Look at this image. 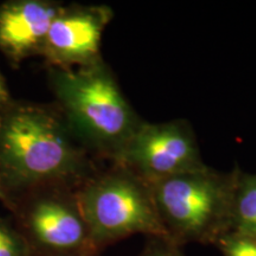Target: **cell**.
<instances>
[{
    "mask_svg": "<svg viewBox=\"0 0 256 256\" xmlns=\"http://www.w3.org/2000/svg\"><path fill=\"white\" fill-rule=\"evenodd\" d=\"M96 171L56 104L12 100L0 110L2 204L34 188L80 186Z\"/></svg>",
    "mask_w": 256,
    "mask_h": 256,
    "instance_id": "1",
    "label": "cell"
},
{
    "mask_svg": "<svg viewBox=\"0 0 256 256\" xmlns=\"http://www.w3.org/2000/svg\"><path fill=\"white\" fill-rule=\"evenodd\" d=\"M56 106L89 153L119 160L144 120L136 114L104 60L78 69L49 68Z\"/></svg>",
    "mask_w": 256,
    "mask_h": 256,
    "instance_id": "2",
    "label": "cell"
},
{
    "mask_svg": "<svg viewBox=\"0 0 256 256\" xmlns=\"http://www.w3.org/2000/svg\"><path fill=\"white\" fill-rule=\"evenodd\" d=\"M236 174L206 166L150 184L168 241L216 246L232 232Z\"/></svg>",
    "mask_w": 256,
    "mask_h": 256,
    "instance_id": "3",
    "label": "cell"
},
{
    "mask_svg": "<svg viewBox=\"0 0 256 256\" xmlns=\"http://www.w3.org/2000/svg\"><path fill=\"white\" fill-rule=\"evenodd\" d=\"M78 197L98 252L139 234L168 240L151 185L124 166L96 171L80 185Z\"/></svg>",
    "mask_w": 256,
    "mask_h": 256,
    "instance_id": "4",
    "label": "cell"
},
{
    "mask_svg": "<svg viewBox=\"0 0 256 256\" xmlns=\"http://www.w3.org/2000/svg\"><path fill=\"white\" fill-rule=\"evenodd\" d=\"M78 186L66 184L31 188L4 206L32 256L101 254L92 243L78 197Z\"/></svg>",
    "mask_w": 256,
    "mask_h": 256,
    "instance_id": "5",
    "label": "cell"
},
{
    "mask_svg": "<svg viewBox=\"0 0 256 256\" xmlns=\"http://www.w3.org/2000/svg\"><path fill=\"white\" fill-rule=\"evenodd\" d=\"M114 165L124 166L148 184L208 166L194 130L184 120L144 121Z\"/></svg>",
    "mask_w": 256,
    "mask_h": 256,
    "instance_id": "6",
    "label": "cell"
},
{
    "mask_svg": "<svg viewBox=\"0 0 256 256\" xmlns=\"http://www.w3.org/2000/svg\"><path fill=\"white\" fill-rule=\"evenodd\" d=\"M113 17L106 5L60 6L42 50L48 68L78 69L104 60L102 34Z\"/></svg>",
    "mask_w": 256,
    "mask_h": 256,
    "instance_id": "7",
    "label": "cell"
},
{
    "mask_svg": "<svg viewBox=\"0 0 256 256\" xmlns=\"http://www.w3.org/2000/svg\"><path fill=\"white\" fill-rule=\"evenodd\" d=\"M62 4L50 0H8L0 4V54L18 68L40 56L48 31Z\"/></svg>",
    "mask_w": 256,
    "mask_h": 256,
    "instance_id": "8",
    "label": "cell"
},
{
    "mask_svg": "<svg viewBox=\"0 0 256 256\" xmlns=\"http://www.w3.org/2000/svg\"><path fill=\"white\" fill-rule=\"evenodd\" d=\"M232 232L256 238V174L238 168L232 204Z\"/></svg>",
    "mask_w": 256,
    "mask_h": 256,
    "instance_id": "9",
    "label": "cell"
},
{
    "mask_svg": "<svg viewBox=\"0 0 256 256\" xmlns=\"http://www.w3.org/2000/svg\"><path fill=\"white\" fill-rule=\"evenodd\" d=\"M0 256H32L12 220L0 217Z\"/></svg>",
    "mask_w": 256,
    "mask_h": 256,
    "instance_id": "10",
    "label": "cell"
},
{
    "mask_svg": "<svg viewBox=\"0 0 256 256\" xmlns=\"http://www.w3.org/2000/svg\"><path fill=\"white\" fill-rule=\"evenodd\" d=\"M223 256H256V238L230 232L217 242Z\"/></svg>",
    "mask_w": 256,
    "mask_h": 256,
    "instance_id": "11",
    "label": "cell"
},
{
    "mask_svg": "<svg viewBox=\"0 0 256 256\" xmlns=\"http://www.w3.org/2000/svg\"><path fill=\"white\" fill-rule=\"evenodd\" d=\"M182 248L166 238H151L139 256H185Z\"/></svg>",
    "mask_w": 256,
    "mask_h": 256,
    "instance_id": "12",
    "label": "cell"
},
{
    "mask_svg": "<svg viewBox=\"0 0 256 256\" xmlns=\"http://www.w3.org/2000/svg\"><path fill=\"white\" fill-rule=\"evenodd\" d=\"M14 98H12L11 92H10L8 82H6V78L4 74L0 70V110L4 108L6 104H8Z\"/></svg>",
    "mask_w": 256,
    "mask_h": 256,
    "instance_id": "13",
    "label": "cell"
},
{
    "mask_svg": "<svg viewBox=\"0 0 256 256\" xmlns=\"http://www.w3.org/2000/svg\"><path fill=\"white\" fill-rule=\"evenodd\" d=\"M4 197H5L4 184H2V176H0V202H2V200H4Z\"/></svg>",
    "mask_w": 256,
    "mask_h": 256,
    "instance_id": "14",
    "label": "cell"
},
{
    "mask_svg": "<svg viewBox=\"0 0 256 256\" xmlns=\"http://www.w3.org/2000/svg\"><path fill=\"white\" fill-rule=\"evenodd\" d=\"M82 256H101V254H89V255H82Z\"/></svg>",
    "mask_w": 256,
    "mask_h": 256,
    "instance_id": "15",
    "label": "cell"
}]
</instances>
